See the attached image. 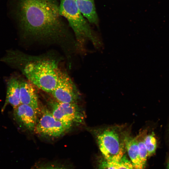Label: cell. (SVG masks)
<instances>
[{
  "label": "cell",
  "mask_w": 169,
  "mask_h": 169,
  "mask_svg": "<svg viewBox=\"0 0 169 169\" xmlns=\"http://www.w3.org/2000/svg\"><path fill=\"white\" fill-rule=\"evenodd\" d=\"M14 5V15L23 35L65 48L69 35L56 0H15Z\"/></svg>",
  "instance_id": "1"
},
{
  "label": "cell",
  "mask_w": 169,
  "mask_h": 169,
  "mask_svg": "<svg viewBox=\"0 0 169 169\" xmlns=\"http://www.w3.org/2000/svg\"><path fill=\"white\" fill-rule=\"evenodd\" d=\"M2 60L18 69L27 80L50 94L57 82L59 60L51 55H33L9 50Z\"/></svg>",
  "instance_id": "2"
},
{
  "label": "cell",
  "mask_w": 169,
  "mask_h": 169,
  "mask_svg": "<svg viewBox=\"0 0 169 169\" xmlns=\"http://www.w3.org/2000/svg\"><path fill=\"white\" fill-rule=\"evenodd\" d=\"M94 133L99 149L108 162L120 161L126 150L125 143L130 135L124 127L114 126L95 130Z\"/></svg>",
  "instance_id": "3"
},
{
  "label": "cell",
  "mask_w": 169,
  "mask_h": 169,
  "mask_svg": "<svg viewBox=\"0 0 169 169\" xmlns=\"http://www.w3.org/2000/svg\"><path fill=\"white\" fill-rule=\"evenodd\" d=\"M59 8L60 14L68 21L78 44L83 43L85 38L93 39L90 27L79 9L75 0H60Z\"/></svg>",
  "instance_id": "4"
},
{
  "label": "cell",
  "mask_w": 169,
  "mask_h": 169,
  "mask_svg": "<svg viewBox=\"0 0 169 169\" xmlns=\"http://www.w3.org/2000/svg\"><path fill=\"white\" fill-rule=\"evenodd\" d=\"M41 116L34 130L39 135L51 137H58L64 135L71 128L72 125L61 121L55 118L50 110L46 107L40 110Z\"/></svg>",
  "instance_id": "5"
},
{
  "label": "cell",
  "mask_w": 169,
  "mask_h": 169,
  "mask_svg": "<svg viewBox=\"0 0 169 169\" xmlns=\"http://www.w3.org/2000/svg\"><path fill=\"white\" fill-rule=\"evenodd\" d=\"M48 103L49 110L58 120L72 125L84 122V113L77 103H61L55 100Z\"/></svg>",
  "instance_id": "6"
},
{
  "label": "cell",
  "mask_w": 169,
  "mask_h": 169,
  "mask_svg": "<svg viewBox=\"0 0 169 169\" xmlns=\"http://www.w3.org/2000/svg\"><path fill=\"white\" fill-rule=\"evenodd\" d=\"M56 101L64 103H77L79 92L68 74L60 69L58 72L56 85L50 94Z\"/></svg>",
  "instance_id": "7"
},
{
  "label": "cell",
  "mask_w": 169,
  "mask_h": 169,
  "mask_svg": "<svg viewBox=\"0 0 169 169\" xmlns=\"http://www.w3.org/2000/svg\"><path fill=\"white\" fill-rule=\"evenodd\" d=\"M14 116L16 121L26 129L34 131L37 123L38 113L31 107L20 104L14 109Z\"/></svg>",
  "instance_id": "8"
},
{
  "label": "cell",
  "mask_w": 169,
  "mask_h": 169,
  "mask_svg": "<svg viewBox=\"0 0 169 169\" xmlns=\"http://www.w3.org/2000/svg\"><path fill=\"white\" fill-rule=\"evenodd\" d=\"M21 104L28 105L38 113L40 112L38 95L35 87L28 80L19 79Z\"/></svg>",
  "instance_id": "9"
},
{
  "label": "cell",
  "mask_w": 169,
  "mask_h": 169,
  "mask_svg": "<svg viewBox=\"0 0 169 169\" xmlns=\"http://www.w3.org/2000/svg\"><path fill=\"white\" fill-rule=\"evenodd\" d=\"M7 87L6 99L2 110H3L8 104L14 109L21 104L19 79L15 77L11 78L7 82Z\"/></svg>",
  "instance_id": "10"
},
{
  "label": "cell",
  "mask_w": 169,
  "mask_h": 169,
  "mask_svg": "<svg viewBox=\"0 0 169 169\" xmlns=\"http://www.w3.org/2000/svg\"><path fill=\"white\" fill-rule=\"evenodd\" d=\"M80 11L90 23L97 24L98 17L94 0H75Z\"/></svg>",
  "instance_id": "11"
},
{
  "label": "cell",
  "mask_w": 169,
  "mask_h": 169,
  "mask_svg": "<svg viewBox=\"0 0 169 169\" xmlns=\"http://www.w3.org/2000/svg\"><path fill=\"white\" fill-rule=\"evenodd\" d=\"M126 150L133 166L136 169H142L140 161L139 149L136 136L133 137L129 135L125 143Z\"/></svg>",
  "instance_id": "12"
},
{
  "label": "cell",
  "mask_w": 169,
  "mask_h": 169,
  "mask_svg": "<svg viewBox=\"0 0 169 169\" xmlns=\"http://www.w3.org/2000/svg\"><path fill=\"white\" fill-rule=\"evenodd\" d=\"M145 131H142L136 136L139 149V158L141 166L143 169L146 164L148 153L144 139L146 136Z\"/></svg>",
  "instance_id": "13"
},
{
  "label": "cell",
  "mask_w": 169,
  "mask_h": 169,
  "mask_svg": "<svg viewBox=\"0 0 169 169\" xmlns=\"http://www.w3.org/2000/svg\"><path fill=\"white\" fill-rule=\"evenodd\" d=\"M144 143L148 153V156L153 154L155 152L157 147V141L153 132L145 136Z\"/></svg>",
  "instance_id": "14"
},
{
  "label": "cell",
  "mask_w": 169,
  "mask_h": 169,
  "mask_svg": "<svg viewBox=\"0 0 169 169\" xmlns=\"http://www.w3.org/2000/svg\"><path fill=\"white\" fill-rule=\"evenodd\" d=\"M110 163L117 169H136L131 161L128 159L125 154L119 161Z\"/></svg>",
  "instance_id": "15"
},
{
  "label": "cell",
  "mask_w": 169,
  "mask_h": 169,
  "mask_svg": "<svg viewBox=\"0 0 169 169\" xmlns=\"http://www.w3.org/2000/svg\"><path fill=\"white\" fill-rule=\"evenodd\" d=\"M105 169H117V168L113 165L111 163L106 161L105 165Z\"/></svg>",
  "instance_id": "16"
},
{
  "label": "cell",
  "mask_w": 169,
  "mask_h": 169,
  "mask_svg": "<svg viewBox=\"0 0 169 169\" xmlns=\"http://www.w3.org/2000/svg\"><path fill=\"white\" fill-rule=\"evenodd\" d=\"M39 169H66L65 168L59 167L48 166L41 168Z\"/></svg>",
  "instance_id": "17"
},
{
  "label": "cell",
  "mask_w": 169,
  "mask_h": 169,
  "mask_svg": "<svg viewBox=\"0 0 169 169\" xmlns=\"http://www.w3.org/2000/svg\"><path fill=\"white\" fill-rule=\"evenodd\" d=\"M167 169H169V161L167 164Z\"/></svg>",
  "instance_id": "18"
}]
</instances>
